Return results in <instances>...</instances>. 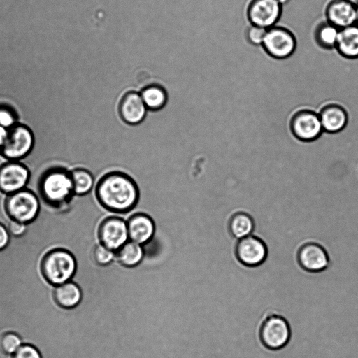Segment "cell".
<instances>
[{
	"label": "cell",
	"mask_w": 358,
	"mask_h": 358,
	"mask_svg": "<svg viewBox=\"0 0 358 358\" xmlns=\"http://www.w3.org/2000/svg\"><path fill=\"white\" fill-rule=\"evenodd\" d=\"M339 29L329 22L322 23L318 26L315 31V39L317 43L324 48L336 47Z\"/></svg>",
	"instance_id": "cell-24"
},
{
	"label": "cell",
	"mask_w": 358,
	"mask_h": 358,
	"mask_svg": "<svg viewBox=\"0 0 358 358\" xmlns=\"http://www.w3.org/2000/svg\"><path fill=\"white\" fill-rule=\"evenodd\" d=\"M234 254L242 265L256 267L266 259L268 248L261 238L251 234L238 240L235 245Z\"/></svg>",
	"instance_id": "cell-7"
},
{
	"label": "cell",
	"mask_w": 358,
	"mask_h": 358,
	"mask_svg": "<svg viewBox=\"0 0 358 358\" xmlns=\"http://www.w3.org/2000/svg\"><path fill=\"white\" fill-rule=\"evenodd\" d=\"M266 29L256 25H252L248 30V41L255 45H262Z\"/></svg>",
	"instance_id": "cell-29"
},
{
	"label": "cell",
	"mask_w": 358,
	"mask_h": 358,
	"mask_svg": "<svg viewBox=\"0 0 358 358\" xmlns=\"http://www.w3.org/2000/svg\"><path fill=\"white\" fill-rule=\"evenodd\" d=\"M281 6L277 0H252L248 8V19L252 25L268 29L279 20Z\"/></svg>",
	"instance_id": "cell-11"
},
{
	"label": "cell",
	"mask_w": 358,
	"mask_h": 358,
	"mask_svg": "<svg viewBox=\"0 0 358 358\" xmlns=\"http://www.w3.org/2000/svg\"><path fill=\"white\" fill-rule=\"evenodd\" d=\"M11 358H43L41 352L35 346L23 343L11 356Z\"/></svg>",
	"instance_id": "cell-27"
},
{
	"label": "cell",
	"mask_w": 358,
	"mask_h": 358,
	"mask_svg": "<svg viewBox=\"0 0 358 358\" xmlns=\"http://www.w3.org/2000/svg\"><path fill=\"white\" fill-rule=\"evenodd\" d=\"M262 45L271 57L285 59L294 52L296 48V39L287 29L273 27L266 30Z\"/></svg>",
	"instance_id": "cell-8"
},
{
	"label": "cell",
	"mask_w": 358,
	"mask_h": 358,
	"mask_svg": "<svg viewBox=\"0 0 358 358\" xmlns=\"http://www.w3.org/2000/svg\"><path fill=\"white\" fill-rule=\"evenodd\" d=\"M73 192L78 195L89 193L94 185V177L85 169L78 168L70 173Z\"/></svg>",
	"instance_id": "cell-23"
},
{
	"label": "cell",
	"mask_w": 358,
	"mask_h": 358,
	"mask_svg": "<svg viewBox=\"0 0 358 358\" xmlns=\"http://www.w3.org/2000/svg\"><path fill=\"white\" fill-rule=\"evenodd\" d=\"M40 189L48 202L52 204L63 203L73 192L70 173L62 169L47 172L42 178Z\"/></svg>",
	"instance_id": "cell-5"
},
{
	"label": "cell",
	"mask_w": 358,
	"mask_h": 358,
	"mask_svg": "<svg viewBox=\"0 0 358 358\" xmlns=\"http://www.w3.org/2000/svg\"><path fill=\"white\" fill-rule=\"evenodd\" d=\"M296 259L302 269L310 273L324 271L330 262L327 250L315 241L301 244L297 250Z\"/></svg>",
	"instance_id": "cell-10"
},
{
	"label": "cell",
	"mask_w": 358,
	"mask_h": 358,
	"mask_svg": "<svg viewBox=\"0 0 358 358\" xmlns=\"http://www.w3.org/2000/svg\"><path fill=\"white\" fill-rule=\"evenodd\" d=\"M6 132V130L0 129V149H1L2 142L3 141Z\"/></svg>",
	"instance_id": "cell-32"
},
{
	"label": "cell",
	"mask_w": 358,
	"mask_h": 358,
	"mask_svg": "<svg viewBox=\"0 0 358 358\" xmlns=\"http://www.w3.org/2000/svg\"><path fill=\"white\" fill-rule=\"evenodd\" d=\"M336 47L345 58L358 59V24L339 29Z\"/></svg>",
	"instance_id": "cell-18"
},
{
	"label": "cell",
	"mask_w": 358,
	"mask_h": 358,
	"mask_svg": "<svg viewBox=\"0 0 358 358\" xmlns=\"http://www.w3.org/2000/svg\"><path fill=\"white\" fill-rule=\"evenodd\" d=\"M290 126L293 134L302 141H315L323 131L320 116L307 110L296 113Z\"/></svg>",
	"instance_id": "cell-12"
},
{
	"label": "cell",
	"mask_w": 358,
	"mask_h": 358,
	"mask_svg": "<svg viewBox=\"0 0 358 358\" xmlns=\"http://www.w3.org/2000/svg\"><path fill=\"white\" fill-rule=\"evenodd\" d=\"M10 240V235L5 225L0 222V250L5 249Z\"/></svg>",
	"instance_id": "cell-31"
},
{
	"label": "cell",
	"mask_w": 358,
	"mask_h": 358,
	"mask_svg": "<svg viewBox=\"0 0 358 358\" xmlns=\"http://www.w3.org/2000/svg\"><path fill=\"white\" fill-rule=\"evenodd\" d=\"M100 243L116 252L128 240L127 222L117 216H110L102 220L98 228Z\"/></svg>",
	"instance_id": "cell-9"
},
{
	"label": "cell",
	"mask_w": 358,
	"mask_h": 358,
	"mask_svg": "<svg viewBox=\"0 0 358 358\" xmlns=\"http://www.w3.org/2000/svg\"><path fill=\"white\" fill-rule=\"evenodd\" d=\"M319 116L323 130L329 133L341 131L348 122L346 110L336 104H330L323 108Z\"/></svg>",
	"instance_id": "cell-17"
},
{
	"label": "cell",
	"mask_w": 358,
	"mask_h": 358,
	"mask_svg": "<svg viewBox=\"0 0 358 358\" xmlns=\"http://www.w3.org/2000/svg\"><path fill=\"white\" fill-rule=\"evenodd\" d=\"M355 3L356 9V23L358 24V1Z\"/></svg>",
	"instance_id": "cell-33"
},
{
	"label": "cell",
	"mask_w": 358,
	"mask_h": 358,
	"mask_svg": "<svg viewBox=\"0 0 358 358\" xmlns=\"http://www.w3.org/2000/svg\"><path fill=\"white\" fill-rule=\"evenodd\" d=\"M5 210L11 220L30 224L38 215L39 203L31 191L20 189L8 195L5 201Z\"/></svg>",
	"instance_id": "cell-4"
},
{
	"label": "cell",
	"mask_w": 358,
	"mask_h": 358,
	"mask_svg": "<svg viewBox=\"0 0 358 358\" xmlns=\"http://www.w3.org/2000/svg\"><path fill=\"white\" fill-rule=\"evenodd\" d=\"M127 225L130 241L140 245L147 243L155 234L154 221L145 213H137L131 215Z\"/></svg>",
	"instance_id": "cell-16"
},
{
	"label": "cell",
	"mask_w": 358,
	"mask_h": 358,
	"mask_svg": "<svg viewBox=\"0 0 358 358\" xmlns=\"http://www.w3.org/2000/svg\"><path fill=\"white\" fill-rule=\"evenodd\" d=\"M15 115L12 110L6 106H0V129L8 130L15 124Z\"/></svg>",
	"instance_id": "cell-28"
},
{
	"label": "cell",
	"mask_w": 358,
	"mask_h": 358,
	"mask_svg": "<svg viewBox=\"0 0 358 358\" xmlns=\"http://www.w3.org/2000/svg\"><path fill=\"white\" fill-rule=\"evenodd\" d=\"M22 344V338L15 332H6L0 338V350L6 355L12 356Z\"/></svg>",
	"instance_id": "cell-25"
},
{
	"label": "cell",
	"mask_w": 358,
	"mask_h": 358,
	"mask_svg": "<svg viewBox=\"0 0 358 358\" xmlns=\"http://www.w3.org/2000/svg\"><path fill=\"white\" fill-rule=\"evenodd\" d=\"M328 22L339 29L356 24L355 3L350 0H332L326 8Z\"/></svg>",
	"instance_id": "cell-15"
},
{
	"label": "cell",
	"mask_w": 358,
	"mask_h": 358,
	"mask_svg": "<svg viewBox=\"0 0 358 358\" xmlns=\"http://www.w3.org/2000/svg\"><path fill=\"white\" fill-rule=\"evenodd\" d=\"M29 178L28 169L22 164L11 162L0 166V191L12 194L22 189Z\"/></svg>",
	"instance_id": "cell-14"
},
{
	"label": "cell",
	"mask_w": 358,
	"mask_h": 358,
	"mask_svg": "<svg viewBox=\"0 0 358 358\" xmlns=\"http://www.w3.org/2000/svg\"><path fill=\"white\" fill-rule=\"evenodd\" d=\"M28 225L29 224H24L11 220L7 226V229L11 236L21 237L27 232L29 229Z\"/></svg>",
	"instance_id": "cell-30"
},
{
	"label": "cell",
	"mask_w": 358,
	"mask_h": 358,
	"mask_svg": "<svg viewBox=\"0 0 358 358\" xmlns=\"http://www.w3.org/2000/svg\"><path fill=\"white\" fill-rule=\"evenodd\" d=\"M33 142L31 130L23 124H15L6 131L0 150L5 157L18 159L29 152Z\"/></svg>",
	"instance_id": "cell-6"
},
{
	"label": "cell",
	"mask_w": 358,
	"mask_h": 358,
	"mask_svg": "<svg viewBox=\"0 0 358 358\" xmlns=\"http://www.w3.org/2000/svg\"><path fill=\"white\" fill-rule=\"evenodd\" d=\"M53 296L55 302L66 309L77 307L80 304L83 298L80 287L71 280L56 286Z\"/></svg>",
	"instance_id": "cell-19"
},
{
	"label": "cell",
	"mask_w": 358,
	"mask_h": 358,
	"mask_svg": "<svg viewBox=\"0 0 358 358\" xmlns=\"http://www.w3.org/2000/svg\"><path fill=\"white\" fill-rule=\"evenodd\" d=\"M144 256L141 245L133 241H127L115 252V259L122 266L133 268L137 266Z\"/></svg>",
	"instance_id": "cell-21"
},
{
	"label": "cell",
	"mask_w": 358,
	"mask_h": 358,
	"mask_svg": "<svg viewBox=\"0 0 358 358\" xmlns=\"http://www.w3.org/2000/svg\"><path fill=\"white\" fill-rule=\"evenodd\" d=\"M147 110L140 92L134 90L127 92L122 96L118 105L120 118L130 125H136L143 122Z\"/></svg>",
	"instance_id": "cell-13"
},
{
	"label": "cell",
	"mask_w": 358,
	"mask_h": 358,
	"mask_svg": "<svg viewBox=\"0 0 358 358\" xmlns=\"http://www.w3.org/2000/svg\"><path fill=\"white\" fill-rule=\"evenodd\" d=\"M77 269L75 257L64 249H55L43 257L41 271L48 282L57 286L72 280Z\"/></svg>",
	"instance_id": "cell-2"
},
{
	"label": "cell",
	"mask_w": 358,
	"mask_h": 358,
	"mask_svg": "<svg viewBox=\"0 0 358 358\" xmlns=\"http://www.w3.org/2000/svg\"><path fill=\"white\" fill-rule=\"evenodd\" d=\"M140 94L148 110H159L164 108L167 101L166 91L159 84L152 83L145 86Z\"/></svg>",
	"instance_id": "cell-20"
},
{
	"label": "cell",
	"mask_w": 358,
	"mask_h": 358,
	"mask_svg": "<svg viewBox=\"0 0 358 358\" xmlns=\"http://www.w3.org/2000/svg\"><path fill=\"white\" fill-rule=\"evenodd\" d=\"M96 196L106 210L115 213H126L136 206L139 189L131 176L115 171L99 179L96 186Z\"/></svg>",
	"instance_id": "cell-1"
},
{
	"label": "cell",
	"mask_w": 358,
	"mask_h": 358,
	"mask_svg": "<svg viewBox=\"0 0 358 358\" xmlns=\"http://www.w3.org/2000/svg\"><path fill=\"white\" fill-rule=\"evenodd\" d=\"M281 5L287 3L289 0H277Z\"/></svg>",
	"instance_id": "cell-34"
},
{
	"label": "cell",
	"mask_w": 358,
	"mask_h": 358,
	"mask_svg": "<svg viewBox=\"0 0 358 358\" xmlns=\"http://www.w3.org/2000/svg\"><path fill=\"white\" fill-rule=\"evenodd\" d=\"M291 338V328L287 320L277 313L267 315L259 328V338L267 349L278 350L283 348Z\"/></svg>",
	"instance_id": "cell-3"
},
{
	"label": "cell",
	"mask_w": 358,
	"mask_h": 358,
	"mask_svg": "<svg viewBox=\"0 0 358 358\" xmlns=\"http://www.w3.org/2000/svg\"><path fill=\"white\" fill-rule=\"evenodd\" d=\"M95 263L101 266L109 265L115 259V252L110 250L103 245L98 244L93 252Z\"/></svg>",
	"instance_id": "cell-26"
},
{
	"label": "cell",
	"mask_w": 358,
	"mask_h": 358,
	"mask_svg": "<svg viewBox=\"0 0 358 358\" xmlns=\"http://www.w3.org/2000/svg\"><path fill=\"white\" fill-rule=\"evenodd\" d=\"M228 227L230 234L238 240L252 234L255 222L249 214L238 212L231 217Z\"/></svg>",
	"instance_id": "cell-22"
}]
</instances>
